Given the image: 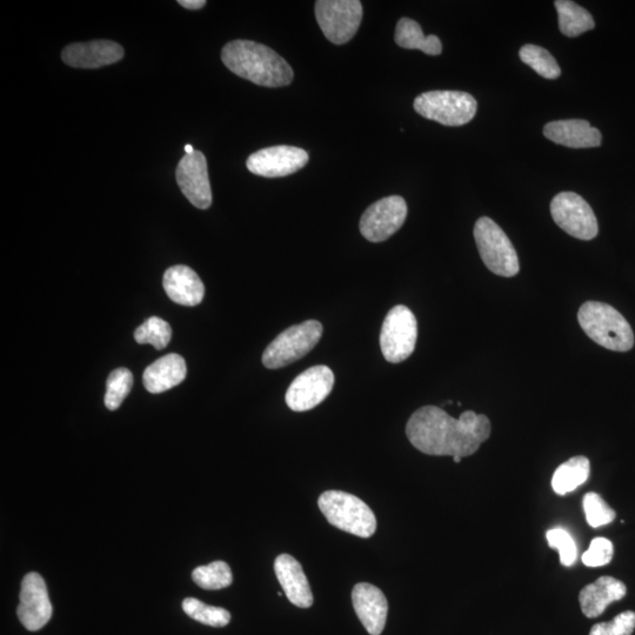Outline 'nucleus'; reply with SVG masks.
Returning a JSON list of instances; mask_svg holds the SVG:
<instances>
[{"instance_id":"28","label":"nucleus","mask_w":635,"mask_h":635,"mask_svg":"<svg viewBox=\"0 0 635 635\" xmlns=\"http://www.w3.org/2000/svg\"><path fill=\"white\" fill-rule=\"evenodd\" d=\"M183 610L187 616L207 626L225 627L231 621V614L225 608L206 605L195 598H186Z\"/></svg>"},{"instance_id":"32","label":"nucleus","mask_w":635,"mask_h":635,"mask_svg":"<svg viewBox=\"0 0 635 635\" xmlns=\"http://www.w3.org/2000/svg\"><path fill=\"white\" fill-rule=\"evenodd\" d=\"M548 546L559 551L560 563L566 567L576 563L578 548L571 534L563 528H553L546 533Z\"/></svg>"},{"instance_id":"9","label":"nucleus","mask_w":635,"mask_h":635,"mask_svg":"<svg viewBox=\"0 0 635 635\" xmlns=\"http://www.w3.org/2000/svg\"><path fill=\"white\" fill-rule=\"evenodd\" d=\"M316 18L324 36L336 45L349 43L363 20L359 0H319Z\"/></svg>"},{"instance_id":"18","label":"nucleus","mask_w":635,"mask_h":635,"mask_svg":"<svg viewBox=\"0 0 635 635\" xmlns=\"http://www.w3.org/2000/svg\"><path fill=\"white\" fill-rule=\"evenodd\" d=\"M544 135L551 142L571 147V149H591L603 142V137L596 127L587 120L568 119L548 123L544 127Z\"/></svg>"},{"instance_id":"29","label":"nucleus","mask_w":635,"mask_h":635,"mask_svg":"<svg viewBox=\"0 0 635 635\" xmlns=\"http://www.w3.org/2000/svg\"><path fill=\"white\" fill-rule=\"evenodd\" d=\"M172 329L169 323L158 317L147 319L135 331L136 342L140 345L150 344L156 350H164L171 342Z\"/></svg>"},{"instance_id":"23","label":"nucleus","mask_w":635,"mask_h":635,"mask_svg":"<svg viewBox=\"0 0 635 635\" xmlns=\"http://www.w3.org/2000/svg\"><path fill=\"white\" fill-rule=\"evenodd\" d=\"M394 39L400 48L420 50L429 56H439L443 51L440 39L434 35L426 37L416 20L410 18L399 20Z\"/></svg>"},{"instance_id":"37","label":"nucleus","mask_w":635,"mask_h":635,"mask_svg":"<svg viewBox=\"0 0 635 635\" xmlns=\"http://www.w3.org/2000/svg\"><path fill=\"white\" fill-rule=\"evenodd\" d=\"M461 459H463V458H461V457H453L454 463H456V464L461 463Z\"/></svg>"},{"instance_id":"22","label":"nucleus","mask_w":635,"mask_h":635,"mask_svg":"<svg viewBox=\"0 0 635 635\" xmlns=\"http://www.w3.org/2000/svg\"><path fill=\"white\" fill-rule=\"evenodd\" d=\"M186 373L184 358L177 353H170L147 367L143 383L145 389L150 393H163L182 384L186 378Z\"/></svg>"},{"instance_id":"26","label":"nucleus","mask_w":635,"mask_h":635,"mask_svg":"<svg viewBox=\"0 0 635 635\" xmlns=\"http://www.w3.org/2000/svg\"><path fill=\"white\" fill-rule=\"evenodd\" d=\"M192 579L206 591H218L233 583L232 571L225 561H213L206 566H199L192 572Z\"/></svg>"},{"instance_id":"27","label":"nucleus","mask_w":635,"mask_h":635,"mask_svg":"<svg viewBox=\"0 0 635 635\" xmlns=\"http://www.w3.org/2000/svg\"><path fill=\"white\" fill-rule=\"evenodd\" d=\"M521 62L530 66L539 76L557 79L561 75L557 60L547 50L538 45L527 44L519 52Z\"/></svg>"},{"instance_id":"30","label":"nucleus","mask_w":635,"mask_h":635,"mask_svg":"<svg viewBox=\"0 0 635 635\" xmlns=\"http://www.w3.org/2000/svg\"><path fill=\"white\" fill-rule=\"evenodd\" d=\"M132 385L133 376L130 370L120 367V369L112 371L108 383H106L108 389L105 393V406L110 411L118 410L125 398L129 396Z\"/></svg>"},{"instance_id":"20","label":"nucleus","mask_w":635,"mask_h":635,"mask_svg":"<svg viewBox=\"0 0 635 635\" xmlns=\"http://www.w3.org/2000/svg\"><path fill=\"white\" fill-rule=\"evenodd\" d=\"M163 285L167 296L179 305L197 306L203 302L205 286L189 266L170 267L164 274Z\"/></svg>"},{"instance_id":"7","label":"nucleus","mask_w":635,"mask_h":635,"mask_svg":"<svg viewBox=\"0 0 635 635\" xmlns=\"http://www.w3.org/2000/svg\"><path fill=\"white\" fill-rule=\"evenodd\" d=\"M413 106L421 117L445 126L470 123L478 109L477 100L463 91L425 92L414 100Z\"/></svg>"},{"instance_id":"33","label":"nucleus","mask_w":635,"mask_h":635,"mask_svg":"<svg viewBox=\"0 0 635 635\" xmlns=\"http://www.w3.org/2000/svg\"><path fill=\"white\" fill-rule=\"evenodd\" d=\"M635 628V613H620L608 623H600L591 628L590 635H632Z\"/></svg>"},{"instance_id":"11","label":"nucleus","mask_w":635,"mask_h":635,"mask_svg":"<svg viewBox=\"0 0 635 635\" xmlns=\"http://www.w3.org/2000/svg\"><path fill=\"white\" fill-rule=\"evenodd\" d=\"M407 217L405 199L391 196L378 200L360 219V232L371 243H381L401 229Z\"/></svg>"},{"instance_id":"24","label":"nucleus","mask_w":635,"mask_h":635,"mask_svg":"<svg viewBox=\"0 0 635 635\" xmlns=\"http://www.w3.org/2000/svg\"><path fill=\"white\" fill-rule=\"evenodd\" d=\"M591 464L586 457L579 456L567 460L566 463L560 465L553 474L552 487L558 496H566V494L577 490L579 486L584 485L590 477Z\"/></svg>"},{"instance_id":"6","label":"nucleus","mask_w":635,"mask_h":635,"mask_svg":"<svg viewBox=\"0 0 635 635\" xmlns=\"http://www.w3.org/2000/svg\"><path fill=\"white\" fill-rule=\"evenodd\" d=\"M324 327L317 320H307L280 333L266 347L263 364L266 369L277 370L291 365L310 353L323 336Z\"/></svg>"},{"instance_id":"13","label":"nucleus","mask_w":635,"mask_h":635,"mask_svg":"<svg viewBox=\"0 0 635 635\" xmlns=\"http://www.w3.org/2000/svg\"><path fill=\"white\" fill-rule=\"evenodd\" d=\"M309 155L296 146H272L252 153L246 166L253 175L280 178L293 175L309 163Z\"/></svg>"},{"instance_id":"15","label":"nucleus","mask_w":635,"mask_h":635,"mask_svg":"<svg viewBox=\"0 0 635 635\" xmlns=\"http://www.w3.org/2000/svg\"><path fill=\"white\" fill-rule=\"evenodd\" d=\"M177 182L184 196L200 210L212 204V190L206 158L200 151L186 155L177 167Z\"/></svg>"},{"instance_id":"16","label":"nucleus","mask_w":635,"mask_h":635,"mask_svg":"<svg viewBox=\"0 0 635 635\" xmlns=\"http://www.w3.org/2000/svg\"><path fill=\"white\" fill-rule=\"evenodd\" d=\"M122 45L111 40H92L66 46L62 59L66 65L77 69H99L116 64L124 57Z\"/></svg>"},{"instance_id":"35","label":"nucleus","mask_w":635,"mask_h":635,"mask_svg":"<svg viewBox=\"0 0 635 635\" xmlns=\"http://www.w3.org/2000/svg\"><path fill=\"white\" fill-rule=\"evenodd\" d=\"M178 4L187 10H200L206 5L205 0H180Z\"/></svg>"},{"instance_id":"25","label":"nucleus","mask_w":635,"mask_h":635,"mask_svg":"<svg viewBox=\"0 0 635 635\" xmlns=\"http://www.w3.org/2000/svg\"><path fill=\"white\" fill-rule=\"evenodd\" d=\"M559 18V29L567 37H578L596 26L590 12L570 0L554 2Z\"/></svg>"},{"instance_id":"12","label":"nucleus","mask_w":635,"mask_h":635,"mask_svg":"<svg viewBox=\"0 0 635 635\" xmlns=\"http://www.w3.org/2000/svg\"><path fill=\"white\" fill-rule=\"evenodd\" d=\"M334 386V374L325 365L313 366L293 380L286 392V404L294 412L314 409L330 396Z\"/></svg>"},{"instance_id":"19","label":"nucleus","mask_w":635,"mask_h":635,"mask_svg":"<svg viewBox=\"0 0 635 635\" xmlns=\"http://www.w3.org/2000/svg\"><path fill=\"white\" fill-rule=\"evenodd\" d=\"M274 572L282 585L285 596L293 605L309 608L313 605V594L302 565L290 554H280L274 561Z\"/></svg>"},{"instance_id":"8","label":"nucleus","mask_w":635,"mask_h":635,"mask_svg":"<svg viewBox=\"0 0 635 635\" xmlns=\"http://www.w3.org/2000/svg\"><path fill=\"white\" fill-rule=\"evenodd\" d=\"M418 323L413 312L404 305L394 306L384 320L380 333V349L387 362H404L416 349Z\"/></svg>"},{"instance_id":"2","label":"nucleus","mask_w":635,"mask_h":635,"mask_svg":"<svg viewBox=\"0 0 635 635\" xmlns=\"http://www.w3.org/2000/svg\"><path fill=\"white\" fill-rule=\"evenodd\" d=\"M222 60L235 75L265 88H283L293 80V70L283 57L269 46L251 40L226 44Z\"/></svg>"},{"instance_id":"1","label":"nucleus","mask_w":635,"mask_h":635,"mask_svg":"<svg viewBox=\"0 0 635 635\" xmlns=\"http://www.w3.org/2000/svg\"><path fill=\"white\" fill-rule=\"evenodd\" d=\"M406 436L429 456L470 457L490 438L491 421L473 411L454 419L437 406H424L412 414Z\"/></svg>"},{"instance_id":"17","label":"nucleus","mask_w":635,"mask_h":635,"mask_svg":"<svg viewBox=\"0 0 635 635\" xmlns=\"http://www.w3.org/2000/svg\"><path fill=\"white\" fill-rule=\"evenodd\" d=\"M352 603L360 623L371 635L383 633L387 613H389V603L385 594L377 586L367 583H360L354 586L352 591Z\"/></svg>"},{"instance_id":"3","label":"nucleus","mask_w":635,"mask_h":635,"mask_svg":"<svg viewBox=\"0 0 635 635\" xmlns=\"http://www.w3.org/2000/svg\"><path fill=\"white\" fill-rule=\"evenodd\" d=\"M578 320L581 329L594 343L616 352L632 350L634 345L632 327L623 314L611 305L586 302L580 307Z\"/></svg>"},{"instance_id":"34","label":"nucleus","mask_w":635,"mask_h":635,"mask_svg":"<svg viewBox=\"0 0 635 635\" xmlns=\"http://www.w3.org/2000/svg\"><path fill=\"white\" fill-rule=\"evenodd\" d=\"M614 548L611 540L596 538L591 541L590 548L583 554V563L587 567H601L610 564Z\"/></svg>"},{"instance_id":"4","label":"nucleus","mask_w":635,"mask_h":635,"mask_svg":"<svg viewBox=\"0 0 635 635\" xmlns=\"http://www.w3.org/2000/svg\"><path fill=\"white\" fill-rule=\"evenodd\" d=\"M318 505L329 523L359 538H370L377 531V519L369 505L353 494L326 491Z\"/></svg>"},{"instance_id":"31","label":"nucleus","mask_w":635,"mask_h":635,"mask_svg":"<svg viewBox=\"0 0 635 635\" xmlns=\"http://www.w3.org/2000/svg\"><path fill=\"white\" fill-rule=\"evenodd\" d=\"M588 525L597 528L613 523L616 512L598 493H587L583 500Z\"/></svg>"},{"instance_id":"10","label":"nucleus","mask_w":635,"mask_h":635,"mask_svg":"<svg viewBox=\"0 0 635 635\" xmlns=\"http://www.w3.org/2000/svg\"><path fill=\"white\" fill-rule=\"evenodd\" d=\"M551 215L556 224L568 235L580 240L598 236L599 226L590 204L574 192H561L553 198Z\"/></svg>"},{"instance_id":"5","label":"nucleus","mask_w":635,"mask_h":635,"mask_svg":"<svg viewBox=\"0 0 635 635\" xmlns=\"http://www.w3.org/2000/svg\"><path fill=\"white\" fill-rule=\"evenodd\" d=\"M473 235L487 269L500 277L517 276L520 269L517 251L496 222L489 217L478 219Z\"/></svg>"},{"instance_id":"14","label":"nucleus","mask_w":635,"mask_h":635,"mask_svg":"<svg viewBox=\"0 0 635 635\" xmlns=\"http://www.w3.org/2000/svg\"><path fill=\"white\" fill-rule=\"evenodd\" d=\"M17 616L31 632L42 630L52 617V604L45 581L36 572L26 574L20 588Z\"/></svg>"},{"instance_id":"21","label":"nucleus","mask_w":635,"mask_h":635,"mask_svg":"<svg viewBox=\"0 0 635 635\" xmlns=\"http://www.w3.org/2000/svg\"><path fill=\"white\" fill-rule=\"evenodd\" d=\"M623 581L612 577H601L596 583L587 585L579 594L581 611L587 618H598L614 601L626 596Z\"/></svg>"},{"instance_id":"36","label":"nucleus","mask_w":635,"mask_h":635,"mask_svg":"<svg viewBox=\"0 0 635 635\" xmlns=\"http://www.w3.org/2000/svg\"><path fill=\"white\" fill-rule=\"evenodd\" d=\"M184 150H185L186 155H191V153H193V152H195V151H196L195 149H193V146H192V145H190V144H187V145L184 147Z\"/></svg>"}]
</instances>
